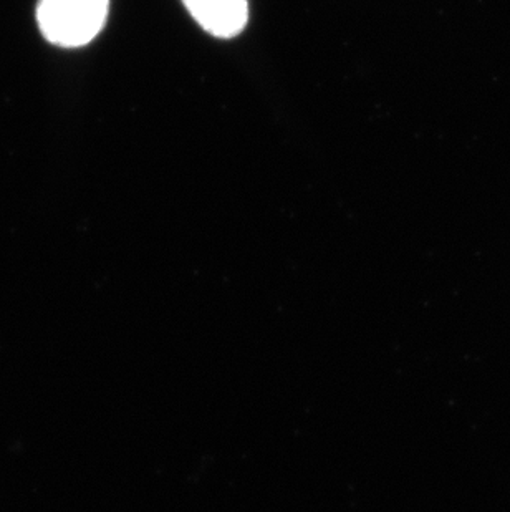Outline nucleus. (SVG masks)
I'll list each match as a JSON object with an SVG mask.
<instances>
[{"mask_svg": "<svg viewBox=\"0 0 510 512\" xmlns=\"http://www.w3.org/2000/svg\"><path fill=\"white\" fill-rule=\"evenodd\" d=\"M108 5L110 0H40V29L52 44L82 47L100 34Z\"/></svg>", "mask_w": 510, "mask_h": 512, "instance_id": "nucleus-1", "label": "nucleus"}, {"mask_svg": "<svg viewBox=\"0 0 510 512\" xmlns=\"http://www.w3.org/2000/svg\"><path fill=\"white\" fill-rule=\"evenodd\" d=\"M189 14L206 32L219 39H232L246 29L247 0H183Z\"/></svg>", "mask_w": 510, "mask_h": 512, "instance_id": "nucleus-2", "label": "nucleus"}]
</instances>
